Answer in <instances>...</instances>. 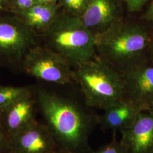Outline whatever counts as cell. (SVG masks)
<instances>
[{
    "instance_id": "cell-1",
    "label": "cell",
    "mask_w": 153,
    "mask_h": 153,
    "mask_svg": "<svg viewBox=\"0 0 153 153\" xmlns=\"http://www.w3.org/2000/svg\"><path fill=\"white\" fill-rule=\"evenodd\" d=\"M37 105L60 149L73 153L90 152L88 137L99 116L86 104L58 93L39 88Z\"/></svg>"
},
{
    "instance_id": "cell-2",
    "label": "cell",
    "mask_w": 153,
    "mask_h": 153,
    "mask_svg": "<svg viewBox=\"0 0 153 153\" xmlns=\"http://www.w3.org/2000/svg\"><path fill=\"white\" fill-rule=\"evenodd\" d=\"M152 42L149 25L124 19L95 38L96 56L121 73L149 57Z\"/></svg>"
},
{
    "instance_id": "cell-3",
    "label": "cell",
    "mask_w": 153,
    "mask_h": 153,
    "mask_svg": "<svg viewBox=\"0 0 153 153\" xmlns=\"http://www.w3.org/2000/svg\"><path fill=\"white\" fill-rule=\"evenodd\" d=\"M73 79L90 108L104 110L126 98L120 73L97 56L74 68Z\"/></svg>"
},
{
    "instance_id": "cell-4",
    "label": "cell",
    "mask_w": 153,
    "mask_h": 153,
    "mask_svg": "<svg viewBox=\"0 0 153 153\" xmlns=\"http://www.w3.org/2000/svg\"><path fill=\"white\" fill-rule=\"evenodd\" d=\"M41 37L45 45L59 53L74 68L96 56L95 38L81 17L61 10Z\"/></svg>"
},
{
    "instance_id": "cell-5",
    "label": "cell",
    "mask_w": 153,
    "mask_h": 153,
    "mask_svg": "<svg viewBox=\"0 0 153 153\" xmlns=\"http://www.w3.org/2000/svg\"><path fill=\"white\" fill-rule=\"evenodd\" d=\"M39 43L38 35L16 15L0 16V65L21 70L28 52Z\"/></svg>"
},
{
    "instance_id": "cell-6",
    "label": "cell",
    "mask_w": 153,
    "mask_h": 153,
    "mask_svg": "<svg viewBox=\"0 0 153 153\" xmlns=\"http://www.w3.org/2000/svg\"><path fill=\"white\" fill-rule=\"evenodd\" d=\"M21 70L45 82L63 86L74 83L73 68L69 62L40 43L29 51Z\"/></svg>"
},
{
    "instance_id": "cell-7",
    "label": "cell",
    "mask_w": 153,
    "mask_h": 153,
    "mask_svg": "<svg viewBox=\"0 0 153 153\" xmlns=\"http://www.w3.org/2000/svg\"><path fill=\"white\" fill-rule=\"evenodd\" d=\"M126 99L140 111L153 103V62L149 57L120 73Z\"/></svg>"
},
{
    "instance_id": "cell-8",
    "label": "cell",
    "mask_w": 153,
    "mask_h": 153,
    "mask_svg": "<svg viewBox=\"0 0 153 153\" xmlns=\"http://www.w3.org/2000/svg\"><path fill=\"white\" fill-rule=\"evenodd\" d=\"M60 149L45 124L36 120L9 140L10 153H55Z\"/></svg>"
},
{
    "instance_id": "cell-9",
    "label": "cell",
    "mask_w": 153,
    "mask_h": 153,
    "mask_svg": "<svg viewBox=\"0 0 153 153\" xmlns=\"http://www.w3.org/2000/svg\"><path fill=\"white\" fill-rule=\"evenodd\" d=\"M123 2V0H89L81 19L95 38L124 19Z\"/></svg>"
},
{
    "instance_id": "cell-10",
    "label": "cell",
    "mask_w": 153,
    "mask_h": 153,
    "mask_svg": "<svg viewBox=\"0 0 153 153\" xmlns=\"http://www.w3.org/2000/svg\"><path fill=\"white\" fill-rule=\"evenodd\" d=\"M126 153H150L153 148V111H140L131 126L120 131Z\"/></svg>"
},
{
    "instance_id": "cell-11",
    "label": "cell",
    "mask_w": 153,
    "mask_h": 153,
    "mask_svg": "<svg viewBox=\"0 0 153 153\" xmlns=\"http://www.w3.org/2000/svg\"><path fill=\"white\" fill-rule=\"evenodd\" d=\"M37 106L31 89L0 114V120L8 140L36 120Z\"/></svg>"
},
{
    "instance_id": "cell-12",
    "label": "cell",
    "mask_w": 153,
    "mask_h": 153,
    "mask_svg": "<svg viewBox=\"0 0 153 153\" xmlns=\"http://www.w3.org/2000/svg\"><path fill=\"white\" fill-rule=\"evenodd\" d=\"M104 111V114L99 116V124L104 129L114 131L117 129L121 131L131 126L140 111L126 98Z\"/></svg>"
},
{
    "instance_id": "cell-13",
    "label": "cell",
    "mask_w": 153,
    "mask_h": 153,
    "mask_svg": "<svg viewBox=\"0 0 153 153\" xmlns=\"http://www.w3.org/2000/svg\"><path fill=\"white\" fill-rule=\"evenodd\" d=\"M60 11L58 4H37L15 15L39 36L48 29Z\"/></svg>"
},
{
    "instance_id": "cell-14",
    "label": "cell",
    "mask_w": 153,
    "mask_h": 153,
    "mask_svg": "<svg viewBox=\"0 0 153 153\" xmlns=\"http://www.w3.org/2000/svg\"><path fill=\"white\" fill-rule=\"evenodd\" d=\"M31 89L30 86L16 87L0 85V114Z\"/></svg>"
},
{
    "instance_id": "cell-15",
    "label": "cell",
    "mask_w": 153,
    "mask_h": 153,
    "mask_svg": "<svg viewBox=\"0 0 153 153\" xmlns=\"http://www.w3.org/2000/svg\"><path fill=\"white\" fill-rule=\"evenodd\" d=\"M89 0H59L61 10L73 16L81 17L87 9Z\"/></svg>"
},
{
    "instance_id": "cell-16",
    "label": "cell",
    "mask_w": 153,
    "mask_h": 153,
    "mask_svg": "<svg viewBox=\"0 0 153 153\" xmlns=\"http://www.w3.org/2000/svg\"><path fill=\"white\" fill-rule=\"evenodd\" d=\"M38 4V0H11L6 11L14 14L24 11Z\"/></svg>"
},
{
    "instance_id": "cell-17",
    "label": "cell",
    "mask_w": 153,
    "mask_h": 153,
    "mask_svg": "<svg viewBox=\"0 0 153 153\" xmlns=\"http://www.w3.org/2000/svg\"><path fill=\"white\" fill-rule=\"evenodd\" d=\"M115 131H114L115 134H114L113 139L111 142L102 146L98 150L93 153H126V150L120 142H118L116 141Z\"/></svg>"
},
{
    "instance_id": "cell-18",
    "label": "cell",
    "mask_w": 153,
    "mask_h": 153,
    "mask_svg": "<svg viewBox=\"0 0 153 153\" xmlns=\"http://www.w3.org/2000/svg\"><path fill=\"white\" fill-rule=\"evenodd\" d=\"M150 0H123L130 13L139 11Z\"/></svg>"
},
{
    "instance_id": "cell-19",
    "label": "cell",
    "mask_w": 153,
    "mask_h": 153,
    "mask_svg": "<svg viewBox=\"0 0 153 153\" xmlns=\"http://www.w3.org/2000/svg\"><path fill=\"white\" fill-rule=\"evenodd\" d=\"M9 140L0 120V153L7 151Z\"/></svg>"
},
{
    "instance_id": "cell-20",
    "label": "cell",
    "mask_w": 153,
    "mask_h": 153,
    "mask_svg": "<svg viewBox=\"0 0 153 153\" xmlns=\"http://www.w3.org/2000/svg\"><path fill=\"white\" fill-rule=\"evenodd\" d=\"M151 3L149 8L142 16V19L153 27V0H151Z\"/></svg>"
},
{
    "instance_id": "cell-21",
    "label": "cell",
    "mask_w": 153,
    "mask_h": 153,
    "mask_svg": "<svg viewBox=\"0 0 153 153\" xmlns=\"http://www.w3.org/2000/svg\"><path fill=\"white\" fill-rule=\"evenodd\" d=\"M11 0H0V11L6 10Z\"/></svg>"
},
{
    "instance_id": "cell-22",
    "label": "cell",
    "mask_w": 153,
    "mask_h": 153,
    "mask_svg": "<svg viewBox=\"0 0 153 153\" xmlns=\"http://www.w3.org/2000/svg\"><path fill=\"white\" fill-rule=\"evenodd\" d=\"M59 0H38V4H56Z\"/></svg>"
},
{
    "instance_id": "cell-23",
    "label": "cell",
    "mask_w": 153,
    "mask_h": 153,
    "mask_svg": "<svg viewBox=\"0 0 153 153\" xmlns=\"http://www.w3.org/2000/svg\"><path fill=\"white\" fill-rule=\"evenodd\" d=\"M149 57H150V59L153 62V27H152V45L150 48Z\"/></svg>"
},
{
    "instance_id": "cell-24",
    "label": "cell",
    "mask_w": 153,
    "mask_h": 153,
    "mask_svg": "<svg viewBox=\"0 0 153 153\" xmlns=\"http://www.w3.org/2000/svg\"><path fill=\"white\" fill-rule=\"evenodd\" d=\"M55 153H68V152L66 151L65 150H63L62 149H59L58 150H57Z\"/></svg>"
},
{
    "instance_id": "cell-25",
    "label": "cell",
    "mask_w": 153,
    "mask_h": 153,
    "mask_svg": "<svg viewBox=\"0 0 153 153\" xmlns=\"http://www.w3.org/2000/svg\"><path fill=\"white\" fill-rule=\"evenodd\" d=\"M150 109L153 111V103H152V105H151V107H150Z\"/></svg>"
},
{
    "instance_id": "cell-26",
    "label": "cell",
    "mask_w": 153,
    "mask_h": 153,
    "mask_svg": "<svg viewBox=\"0 0 153 153\" xmlns=\"http://www.w3.org/2000/svg\"><path fill=\"white\" fill-rule=\"evenodd\" d=\"M10 153V152H9V151H8V150H7V152H5V153Z\"/></svg>"
},
{
    "instance_id": "cell-27",
    "label": "cell",
    "mask_w": 153,
    "mask_h": 153,
    "mask_svg": "<svg viewBox=\"0 0 153 153\" xmlns=\"http://www.w3.org/2000/svg\"><path fill=\"white\" fill-rule=\"evenodd\" d=\"M150 153H153V149H152V150L151 151V152H150Z\"/></svg>"
},
{
    "instance_id": "cell-28",
    "label": "cell",
    "mask_w": 153,
    "mask_h": 153,
    "mask_svg": "<svg viewBox=\"0 0 153 153\" xmlns=\"http://www.w3.org/2000/svg\"><path fill=\"white\" fill-rule=\"evenodd\" d=\"M68 153H71V152H68Z\"/></svg>"
}]
</instances>
